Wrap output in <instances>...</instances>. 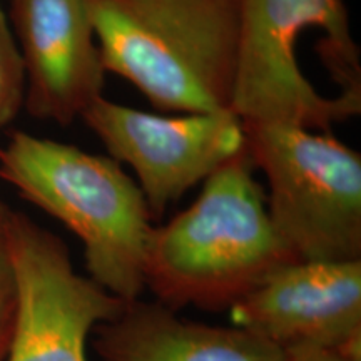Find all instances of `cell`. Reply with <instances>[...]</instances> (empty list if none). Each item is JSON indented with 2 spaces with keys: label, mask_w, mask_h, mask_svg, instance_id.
Returning <instances> with one entry per match:
<instances>
[{
  "label": "cell",
  "mask_w": 361,
  "mask_h": 361,
  "mask_svg": "<svg viewBox=\"0 0 361 361\" xmlns=\"http://www.w3.org/2000/svg\"><path fill=\"white\" fill-rule=\"evenodd\" d=\"M231 111L243 123L331 133L361 112L348 0H239Z\"/></svg>",
  "instance_id": "6da1fadb"
},
{
  "label": "cell",
  "mask_w": 361,
  "mask_h": 361,
  "mask_svg": "<svg viewBox=\"0 0 361 361\" xmlns=\"http://www.w3.org/2000/svg\"><path fill=\"white\" fill-rule=\"evenodd\" d=\"M246 149L204 180L197 200L154 226L144 252L146 288L179 311H226L274 269L298 261L271 223Z\"/></svg>",
  "instance_id": "7a4b0ae2"
},
{
  "label": "cell",
  "mask_w": 361,
  "mask_h": 361,
  "mask_svg": "<svg viewBox=\"0 0 361 361\" xmlns=\"http://www.w3.org/2000/svg\"><path fill=\"white\" fill-rule=\"evenodd\" d=\"M106 72L162 112L231 111L239 0H85Z\"/></svg>",
  "instance_id": "3957f363"
},
{
  "label": "cell",
  "mask_w": 361,
  "mask_h": 361,
  "mask_svg": "<svg viewBox=\"0 0 361 361\" xmlns=\"http://www.w3.org/2000/svg\"><path fill=\"white\" fill-rule=\"evenodd\" d=\"M0 179L80 239L92 281L123 301L142 296L154 226L141 188L121 162L16 130L0 147Z\"/></svg>",
  "instance_id": "277c9868"
},
{
  "label": "cell",
  "mask_w": 361,
  "mask_h": 361,
  "mask_svg": "<svg viewBox=\"0 0 361 361\" xmlns=\"http://www.w3.org/2000/svg\"><path fill=\"white\" fill-rule=\"evenodd\" d=\"M268 213L298 259H361V156L331 133L243 123Z\"/></svg>",
  "instance_id": "5b68a950"
},
{
  "label": "cell",
  "mask_w": 361,
  "mask_h": 361,
  "mask_svg": "<svg viewBox=\"0 0 361 361\" xmlns=\"http://www.w3.org/2000/svg\"><path fill=\"white\" fill-rule=\"evenodd\" d=\"M4 238L17 281V318L6 361H87V338L126 301L74 269L69 247L8 207Z\"/></svg>",
  "instance_id": "8992f818"
},
{
  "label": "cell",
  "mask_w": 361,
  "mask_h": 361,
  "mask_svg": "<svg viewBox=\"0 0 361 361\" xmlns=\"http://www.w3.org/2000/svg\"><path fill=\"white\" fill-rule=\"evenodd\" d=\"M80 119L137 176L152 221L246 149L243 121L229 109L159 116L101 96Z\"/></svg>",
  "instance_id": "52a82bcc"
},
{
  "label": "cell",
  "mask_w": 361,
  "mask_h": 361,
  "mask_svg": "<svg viewBox=\"0 0 361 361\" xmlns=\"http://www.w3.org/2000/svg\"><path fill=\"white\" fill-rule=\"evenodd\" d=\"M229 311L283 353L361 341V259L293 261Z\"/></svg>",
  "instance_id": "ba28073f"
},
{
  "label": "cell",
  "mask_w": 361,
  "mask_h": 361,
  "mask_svg": "<svg viewBox=\"0 0 361 361\" xmlns=\"http://www.w3.org/2000/svg\"><path fill=\"white\" fill-rule=\"evenodd\" d=\"M7 19L25 71L27 112L59 126L80 119L106 82L85 0H8Z\"/></svg>",
  "instance_id": "9c48e42d"
},
{
  "label": "cell",
  "mask_w": 361,
  "mask_h": 361,
  "mask_svg": "<svg viewBox=\"0 0 361 361\" xmlns=\"http://www.w3.org/2000/svg\"><path fill=\"white\" fill-rule=\"evenodd\" d=\"M101 361H281L283 351L241 326L180 318L159 301H126L94 328Z\"/></svg>",
  "instance_id": "30bf717a"
},
{
  "label": "cell",
  "mask_w": 361,
  "mask_h": 361,
  "mask_svg": "<svg viewBox=\"0 0 361 361\" xmlns=\"http://www.w3.org/2000/svg\"><path fill=\"white\" fill-rule=\"evenodd\" d=\"M25 102V71L7 12L0 2V130L16 119Z\"/></svg>",
  "instance_id": "8fae6325"
},
{
  "label": "cell",
  "mask_w": 361,
  "mask_h": 361,
  "mask_svg": "<svg viewBox=\"0 0 361 361\" xmlns=\"http://www.w3.org/2000/svg\"><path fill=\"white\" fill-rule=\"evenodd\" d=\"M6 223V221H4ZM17 281L12 261L4 238L0 233V361H6L11 346L17 318Z\"/></svg>",
  "instance_id": "7c38bea8"
},
{
  "label": "cell",
  "mask_w": 361,
  "mask_h": 361,
  "mask_svg": "<svg viewBox=\"0 0 361 361\" xmlns=\"http://www.w3.org/2000/svg\"><path fill=\"white\" fill-rule=\"evenodd\" d=\"M281 361H361V341L340 348L291 351L283 353Z\"/></svg>",
  "instance_id": "4fadbf2b"
},
{
  "label": "cell",
  "mask_w": 361,
  "mask_h": 361,
  "mask_svg": "<svg viewBox=\"0 0 361 361\" xmlns=\"http://www.w3.org/2000/svg\"><path fill=\"white\" fill-rule=\"evenodd\" d=\"M7 211H8V206H6L2 201H0V233H2L4 229V221H6Z\"/></svg>",
  "instance_id": "5bb4252c"
}]
</instances>
